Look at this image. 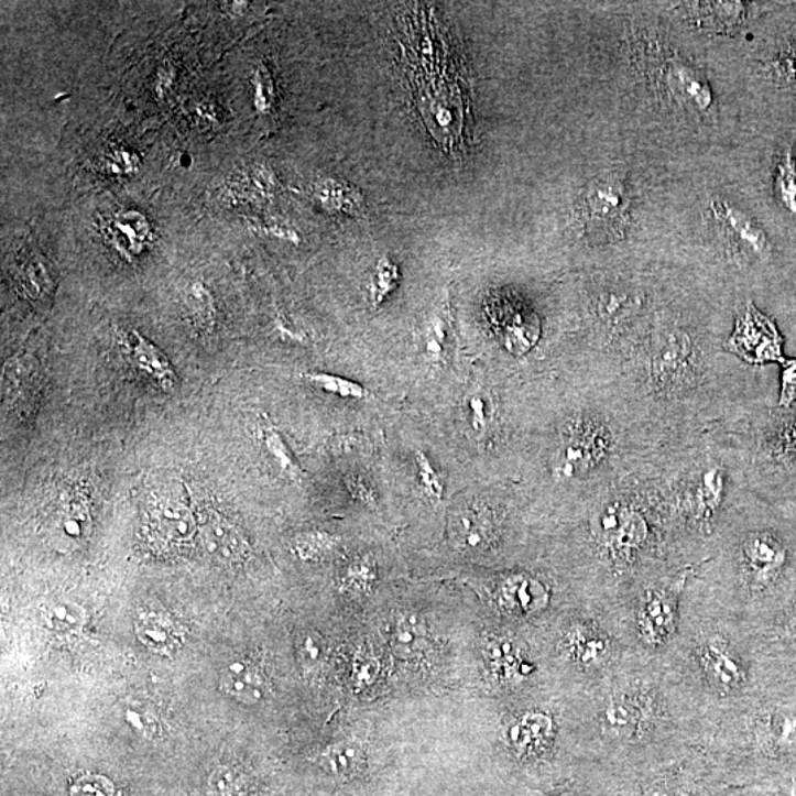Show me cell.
Listing matches in <instances>:
<instances>
[{"label": "cell", "mask_w": 796, "mask_h": 796, "mask_svg": "<svg viewBox=\"0 0 796 796\" xmlns=\"http://www.w3.org/2000/svg\"><path fill=\"white\" fill-rule=\"evenodd\" d=\"M710 210L720 230H723L732 242V250L738 252L745 263L767 268L781 255L777 242L767 226L745 208L726 199H715L710 204Z\"/></svg>", "instance_id": "1"}, {"label": "cell", "mask_w": 796, "mask_h": 796, "mask_svg": "<svg viewBox=\"0 0 796 796\" xmlns=\"http://www.w3.org/2000/svg\"><path fill=\"white\" fill-rule=\"evenodd\" d=\"M629 216V194L623 181L599 177L587 186L580 203V217L587 232L613 237L623 232Z\"/></svg>", "instance_id": "2"}, {"label": "cell", "mask_w": 796, "mask_h": 796, "mask_svg": "<svg viewBox=\"0 0 796 796\" xmlns=\"http://www.w3.org/2000/svg\"><path fill=\"white\" fill-rule=\"evenodd\" d=\"M730 350L751 364L785 363L783 338L772 319L748 307L738 320L737 330L729 342Z\"/></svg>", "instance_id": "3"}, {"label": "cell", "mask_w": 796, "mask_h": 796, "mask_svg": "<svg viewBox=\"0 0 796 796\" xmlns=\"http://www.w3.org/2000/svg\"><path fill=\"white\" fill-rule=\"evenodd\" d=\"M146 531L159 546L184 547L197 536L198 521L182 495L167 493L148 508Z\"/></svg>", "instance_id": "4"}, {"label": "cell", "mask_w": 796, "mask_h": 796, "mask_svg": "<svg viewBox=\"0 0 796 796\" xmlns=\"http://www.w3.org/2000/svg\"><path fill=\"white\" fill-rule=\"evenodd\" d=\"M121 350L134 371L165 393L176 389L177 375L165 352L137 329L120 335Z\"/></svg>", "instance_id": "5"}, {"label": "cell", "mask_w": 796, "mask_h": 796, "mask_svg": "<svg viewBox=\"0 0 796 796\" xmlns=\"http://www.w3.org/2000/svg\"><path fill=\"white\" fill-rule=\"evenodd\" d=\"M777 29L763 50L761 73L777 92L796 94V12Z\"/></svg>", "instance_id": "6"}, {"label": "cell", "mask_w": 796, "mask_h": 796, "mask_svg": "<svg viewBox=\"0 0 796 796\" xmlns=\"http://www.w3.org/2000/svg\"><path fill=\"white\" fill-rule=\"evenodd\" d=\"M198 536L208 556L221 565L246 563L251 554V547L242 531L221 513H204L198 522Z\"/></svg>", "instance_id": "7"}, {"label": "cell", "mask_w": 796, "mask_h": 796, "mask_svg": "<svg viewBox=\"0 0 796 796\" xmlns=\"http://www.w3.org/2000/svg\"><path fill=\"white\" fill-rule=\"evenodd\" d=\"M773 206L786 223L796 225V139L792 134L777 143L768 173Z\"/></svg>", "instance_id": "8"}, {"label": "cell", "mask_w": 796, "mask_h": 796, "mask_svg": "<svg viewBox=\"0 0 796 796\" xmlns=\"http://www.w3.org/2000/svg\"><path fill=\"white\" fill-rule=\"evenodd\" d=\"M487 667L495 680L503 685H517L533 673V667L526 663L522 650L512 639L491 636L482 646Z\"/></svg>", "instance_id": "9"}, {"label": "cell", "mask_w": 796, "mask_h": 796, "mask_svg": "<svg viewBox=\"0 0 796 796\" xmlns=\"http://www.w3.org/2000/svg\"><path fill=\"white\" fill-rule=\"evenodd\" d=\"M665 80L674 97L680 99L686 107L698 112H708L715 106V94L707 78L691 68L685 61H672L668 64Z\"/></svg>", "instance_id": "10"}, {"label": "cell", "mask_w": 796, "mask_h": 796, "mask_svg": "<svg viewBox=\"0 0 796 796\" xmlns=\"http://www.w3.org/2000/svg\"><path fill=\"white\" fill-rule=\"evenodd\" d=\"M607 441L602 429L581 428L568 439L560 456V472L574 477L590 471L603 458Z\"/></svg>", "instance_id": "11"}, {"label": "cell", "mask_w": 796, "mask_h": 796, "mask_svg": "<svg viewBox=\"0 0 796 796\" xmlns=\"http://www.w3.org/2000/svg\"><path fill=\"white\" fill-rule=\"evenodd\" d=\"M108 237L121 255L134 259L150 246L152 237L150 220L138 210L117 212L108 226Z\"/></svg>", "instance_id": "12"}, {"label": "cell", "mask_w": 796, "mask_h": 796, "mask_svg": "<svg viewBox=\"0 0 796 796\" xmlns=\"http://www.w3.org/2000/svg\"><path fill=\"white\" fill-rule=\"evenodd\" d=\"M220 686L230 698L246 705L259 704L268 687L259 668L243 659L228 664L221 673Z\"/></svg>", "instance_id": "13"}, {"label": "cell", "mask_w": 796, "mask_h": 796, "mask_svg": "<svg viewBox=\"0 0 796 796\" xmlns=\"http://www.w3.org/2000/svg\"><path fill=\"white\" fill-rule=\"evenodd\" d=\"M546 587L536 578L528 576H511L499 587V602L506 611L513 613L537 612L547 603Z\"/></svg>", "instance_id": "14"}, {"label": "cell", "mask_w": 796, "mask_h": 796, "mask_svg": "<svg viewBox=\"0 0 796 796\" xmlns=\"http://www.w3.org/2000/svg\"><path fill=\"white\" fill-rule=\"evenodd\" d=\"M134 633L146 650L159 655H172L184 643V636L176 624L159 613H143L139 617Z\"/></svg>", "instance_id": "15"}, {"label": "cell", "mask_w": 796, "mask_h": 796, "mask_svg": "<svg viewBox=\"0 0 796 796\" xmlns=\"http://www.w3.org/2000/svg\"><path fill=\"white\" fill-rule=\"evenodd\" d=\"M59 533L68 541L80 542L90 528V509L86 491L72 487L64 490L56 511Z\"/></svg>", "instance_id": "16"}, {"label": "cell", "mask_w": 796, "mask_h": 796, "mask_svg": "<svg viewBox=\"0 0 796 796\" xmlns=\"http://www.w3.org/2000/svg\"><path fill=\"white\" fill-rule=\"evenodd\" d=\"M751 571L760 578H770L781 571L786 560V550L781 541L772 534L759 533L751 536L743 546Z\"/></svg>", "instance_id": "17"}, {"label": "cell", "mask_w": 796, "mask_h": 796, "mask_svg": "<svg viewBox=\"0 0 796 796\" xmlns=\"http://www.w3.org/2000/svg\"><path fill=\"white\" fill-rule=\"evenodd\" d=\"M691 356L690 341L686 335L672 332L661 339L652 358L654 375L658 380H674L686 371Z\"/></svg>", "instance_id": "18"}, {"label": "cell", "mask_w": 796, "mask_h": 796, "mask_svg": "<svg viewBox=\"0 0 796 796\" xmlns=\"http://www.w3.org/2000/svg\"><path fill=\"white\" fill-rule=\"evenodd\" d=\"M554 733V721L543 712H528L509 729V743L517 754L541 750Z\"/></svg>", "instance_id": "19"}, {"label": "cell", "mask_w": 796, "mask_h": 796, "mask_svg": "<svg viewBox=\"0 0 796 796\" xmlns=\"http://www.w3.org/2000/svg\"><path fill=\"white\" fill-rule=\"evenodd\" d=\"M454 533L456 542L464 549L481 550L491 541L493 521L480 508L465 509L455 517Z\"/></svg>", "instance_id": "20"}, {"label": "cell", "mask_w": 796, "mask_h": 796, "mask_svg": "<svg viewBox=\"0 0 796 796\" xmlns=\"http://www.w3.org/2000/svg\"><path fill=\"white\" fill-rule=\"evenodd\" d=\"M391 643L400 659L417 658L424 654L426 646L424 621L413 613H402L393 625Z\"/></svg>", "instance_id": "21"}, {"label": "cell", "mask_w": 796, "mask_h": 796, "mask_svg": "<svg viewBox=\"0 0 796 796\" xmlns=\"http://www.w3.org/2000/svg\"><path fill=\"white\" fill-rule=\"evenodd\" d=\"M315 199L328 212H359L363 207V198L358 190L346 182L325 179L317 182L313 189Z\"/></svg>", "instance_id": "22"}, {"label": "cell", "mask_w": 796, "mask_h": 796, "mask_svg": "<svg viewBox=\"0 0 796 796\" xmlns=\"http://www.w3.org/2000/svg\"><path fill=\"white\" fill-rule=\"evenodd\" d=\"M451 339V326L449 312L443 306L437 308L426 319L424 329L421 332V347L424 355L433 362H443L447 350H449Z\"/></svg>", "instance_id": "23"}, {"label": "cell", "mask_w": 796, "mask_h": 796, "mask_svg": "<svg viewBox=\"0 0 796 796\" xmlns=\"http://www.w3.org/2000/svg\"><path fill=\"white\" fill-rule=\"evenodd\" d=\"M641 621L647 636L656 641L669 633L674 621V596L664 591H652L647 595Z\"/></svg>", "instance_id": "24"}, {"label": "cell", "mask_w": 796, "mask_h": 796, "mask_svg": "<svg viewBox=\"0 0 796 796\" xmlns=\"http://www.w3.org/2000/svg\"><path fill=\"white\" fill-rule=\"evenodd\" d=\"M324 763L335 776H358L367 765V751L358 741L337 742L325 751Z\"/></svg>", "instance_id": "25"}, {"label": "cell", "mask_w": 796, "mask_h": 796, "mask_svg": "<svg viewBox=\"0 0 796 796\" xmlns=\"http://www.w3.org/2000/svg\"><path fill=\"white\" fill-rule=\"evenodd\" d=\"M260 441L261 445H263L265 454L275 462L282 473L293 478V480L302 478L303 471L297 460H295L293 451L286 446V441L284 437H282L280 429H277L275 425H272L269 419L261 421Z\"/></svg>", "instance_id": "26"}, {"label": "cell", "mask_w": 796, "mask_h": 796, "mask_svg": "<svg viewBox=\"0 0 796 796\" xmlns=\"http://www.w3.org/2000/svg\"><path fill=\"white\" fill-rule=\"evenodd\" d=\"M45 623L52 632L65 634V636H74L81 633L87 623V613L85 608L78 603L69 602V600H59L50 604L43 613Z\"/></svg>", "instance_id": "27"}, {"label": "cell", "mask_w": 796, "mask_h": 796, "mask_svg": "<svg viewBox=\"0 0 796 796\" xmlns=\"http://www.w3.org/2000/svg\"><path fill=\"white\" fill-rule=\"evenodd\" d=\"M568 651L574 656V659L581 665H595L602 661L604 652H607V645H604L603 639L591 632L590 629L574 628L568 633Z\"/></svg>", "instance_id": "28"}, {"label": "cell", "mask_w": 796, "mask_h": 796, "mask_svg": "<svg viewBox=\"0 0 796 796\" xmlns=\"http://www.w3.org/2000/svg\"><path fill=\"white\" fill-rule=\"evenodd\" d=\"M186 310L198 328L206 330L215 325L217 316L215 297L201 282H195L186 293Z\"/></svg>", "instance_id": "29"}, {"label": "cell", "mask_w": 796, "mask_h": 796, "mask_svg": "<svg viewBox=\"0 0 796 796\" xmlns=\"http://www.w3.org/2000/svg\"><path fill=\"white\" fill-rule=\"evenodd\" d=\"M377 577V565L368 556L351 560L344 569L341 589L350 595H367L375 586Z\"/></svg>", "instance_id": "30"}, {"label": "cell", "mask_w": 796, "mask_h": 796, "mask_svg": "<svg viewBox=\"0 0 796 796\" xmlns=\"http://www.w3.org/2000/svg\"><path fill=\"white\" fill-rule=\"evenodd\" d=\"M304 378L316 389L324 391V393L337 395L339 399L364 400L371 395L359 382L332 375V373L308 372Z\"/></svg>", "instance_id": "31"}, {"label": "cell", "mask_w": 796, "mask_h": 796, "mask_svg": "<svg viewBox=\"0 0 796 796\" xmlns=\"http://www.w3.org/2000/svg\"><path fill=\"white\" fill-rule=\"evenodd\" d=\"M337 546V538L321 531L299 534L293 543V552L303 560L324 558Z\"/></svg>", "instance_id": "32"}, {"label": "cell", "mask_w": 796, "mask_h": 796, "mask_svg": "<svg viewBox=\"0 0 796 796\" xmlns=\"http://www.w3.org/2000/svg\"><path fill=\"white\" fill-rule=\"evenodd\" d=\"M399 284V268L390 259H381L378 261L375 273H373L371 282V299L373 306H380L382 302Z\"/></svg>", "instance_id": "33"}, {"label": "cell", "mask_w": 796, "mask_h": 796, "mask_svg": "<svg viewBox=\"0 0 796 796\" xmlns=\"http://www.w3.org/2000/svg\"><path fill=\"white\" fill-rule=\"evenodd\" d=\"M124 721L134 733L145 739L159 738L163 732V726H161L159 717L150 708L142 707V705H130V707L126 708Z\"/></svg>", "instance_id": "34"}, {"label": "cell", "mask_w": 796, "mask_h": 796, "mask_svg": "<svg viewBox=\"0 0 796 796\" xmlns=\"http://www.w3.org/2000/svg\"><path fill=\"white\" fill-rule=\"evenodd\" d=\"M21 288L28 297L41 298L50 291L52 282L47 269L42 260L33 259L24 265L19 276Z\"/></svg>", "instance_id": "35"}, {"label": "cell", "mask_w": 796, "mask_h": 796, "mask_svg": "<svg viewBox=\"0 0 796 796\" xmlns=\"http://www.w3.org/2000/svg\"><path fill=\"white\" fill-rule=\"evenodd\" d=\"M465 404H467L469 426H471L472 433L481 438L489 430L490 422L493 419V406H491L489 395L482 391H476L468 395Z\"/></svg>", "instance_id": "36"}, {"label": "cell", "mask_w": 796, "mask_h": 796, "mask_svg": "<svg viewBox=\"0 0 796 796\" xmlns=\"http://www.w3.org/2000/svg\"><path fill=\"white\" fill-rule=\"evenodd\" d=\"M381 664L377 655L373 654L368 647H362L355 656V663H352V685L356 689L363 690L367 687L372 686L380 676Z\"/></svg>", "instance_id": "37"}, {"label": "cell", "mask_w": 796, "mask_h": 796, "mask_svg": "<svg viewBox=\"0 0 796 796\" xmlns=\"http://www.w3.org/2000/svg\"><path fill=\"white\" fill-rule=\"evenodd\" d=\"M208 796H248L246 782L232 768H216L208 781Z\"/></svg>", "instance_id": "38"}, {"label": "cell", "mask_w": 796, "mask_h": 796, "mask_svg": "<svg viewBox=\"0 0 796 796\" xmlns=\"http://www.w3.org/2000/svg\"><path fill=\"white\" fill-rule=\"evenodd\" d=\"M415 462L422 491L430 502H438L445 495V484H443L441 477L435 471L434 465L430 464L428 456L424 451H416Z\"/></svg>", "instance_id": "39"}, {"label": "cell", "mask_w": 796, "mask_h": 796, "mask_svg": "<svg viewBox=\"0 0 796 796\" xmlns=\"http://www.w3.org/2000/svg\"><path fill=\"white\" fill-rule=\"evenodd\" d=\"M646 533V524L645 521L642 520V516L628 511L615 536L611 538V542L613 545L624 547V549H633V547H637L645 541Z\"/></svg>", "instance_id": "40"}, {"label": "cell", "mask_w": 796, "mask_h": 796, "mask_svg": "<svg viewBox=\"0 0 796 796\" xmlns=\"http://www.w3.org/2000/svg\"><path fill=\"white\" fill-rule=\"evenodd\" d=\"M604 716H607V723L612 732L628 733L636 728L637 711L628 700H613L612 704H609Z\"/></svg>", "instance_id": "41"}, {"label": "cell", "mask_w": 796, "mask_h": 796, "mask_svg": "<svg viewBox=\"0 0 796 796\" xmlns=\"http://www.w3.org/2000/svg\"><path fill=\"white\" fill-rule=\"evenodd\" d=\"M252 89H254V107L261 115H268L275 99V86L271 72L264 65H260L252 76Z\"/></svg>", "instance_id": "42"}, {"label": "cell", "mask_w": 796, "mask_h": 796, "mask_svg": "<svg viewBox=\"0 0 796 796\" xmlns=\"http://www.w3.org/2000/svg\"><path fill=\"white\" fill-rule=\"evenodd\" d=\"M298 656L306 669H316L325 661V645L315 633H307L299 639Z\"/></svg>", "instance_id": "43"}, {"label": "cell", "mask_w": 796, "mask_h": 796, "mask_svg": "<svg viewBox=\"0 0 796 796\" xmlns=\"http://www.w3.org/2000/svg\"><path fill=\"white\" fill-rule=\"evenodd\" d=\"M772 732L778 745L796 746V712L782 711L773 717Z\"/></svg>", "instance_id": "44"}, {"label": "cell", "mask_w": 796, "mask_h": 796, "mask_svg": "<svg viewBox=\"0 0 796 796\" xmlns=\"http://www.w3.org/2000/svg\"><path fill=\"white\" fill-rule=\"evenodd\" d=\"M710 661L712 673L723 685L730 686L738 680L739 669L737 664L730 661L723 651L717 650V646H711Z\"/></svg>", "instance_id": "45"}, {"label": "cell", "mask_w": 796, "mask_h": 796, "mask_svg": "<svg viewBox=\"0 0 796 796\" xmlns=\"http://www.w3.org/2000/svg\"><path fill=\"white\" fill-rule=\"evenodd\" d=\"M796 404V359H786L782 364L781 397L777 406L789 408Z\"/></svg>", "instance_id": "46"}, {"label": "cell", "mask_w": 796, "mask_h": 796, "mask_svg": "<svg viewBox=\"0 0 796 796\" xmlns=\"http://www.w3.org/2000/svg\"><path fill=\"white\" fill-rule=\"evenodd\" d=\"M108 172L112 174H130L139 167L138 155L128 150H112L103 159Z\"/></svg>", "instance_id": "47"}, {"label": "cell", "mask_w": 796, "mask_h": 796, "mask_svg": "<svg viewBox=\"0 0 796 796\" xmlns=\"http://www.w3.org/2000/svg\"><path fill=\"white\" fill-rule=\"evenodd\" d=\"M73 796H111L112 785L102 776H86L73 786Z\"/></svg>", "instance_id": "48"}, {"label": "cell", "mask_w": 796, "mask_h": 796, "mask_svg": "<svg viewBox=\"0 0 796 796\" xmlns=\"http://www.w3.org/2000/svg\"><path fill=\"white\" fill-rule=\"evenodd\" d=\"M174 81V68L172 64H163L155 76L154 89L156 97L163 98L172 89Z\"/></svg>", "instance_id": "49"}, {"label": "cell", "mask_w": 796, "mask_h": 796, "mask_svg": "<svg viewBox=\"0 0 796 796\" xmlns=\"http://www.w3.org/2000/svg\"><path fill=\"white\" fill-rule=\"evenodd\" d=\"M646 796H677L672 789H665V787H658V789H652Z\"/></svg>", "instance_id": "50"}, {"label": "cell", "mask_w": 796, "mask_h": 796, "mask_svg": "<svg viewBox=\"0 0 796 796\" xmlns=\"http://www.w3.org/2000/svg\"><path fill=\"white\" fill-rule=\"evenodd\" d=\"M785 796H796V781L792 782L785 789Z\"/></svg>", "instance_id": "51"}]
</instances>
